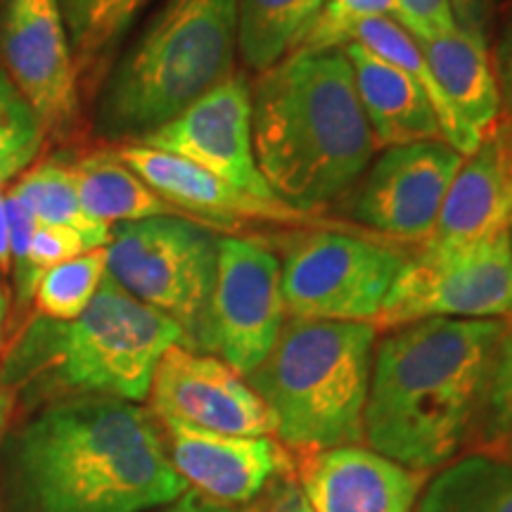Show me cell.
Masks as SVG:
<instances>
[{
	"instance_id": "28",
	"label": "cell",
	"mask_w": 512,
	"mask_h": 512,
	"mask_svg": "<svg viewBox=\"0 0 512 512\" xmlns=\"http://www.w3.org/2000/svg\"><path fill=\"white\" fill-rule=\"evenodd\" d=\"M46 136L34 107L0 69V190L34 162Z\"/></svg>"
},
{
	"instance_id": "39",
	"label": "cell",
	"mask_w": 512,
	"mask_h": 512,
	"mask_svg": "<svg viewBox=\"0 0 512 512\" xmlns=\"http://www.w3.org/2000/svg\"><path fill=\"white\" fill-rule=\"evenodd\" d=\"M10 411H12V396L8 389L0 384V437H3L5 427H8V420H10Z\"/></svg>"
},
{
	"instance_id": "21",
	"label": "cell",
	"mask_w": 512,
	"mask_h": 512,
	"mask_svg": "<svg viewBox=\"0 0 512 512\" xmlns=\"http://www.w3.org/2000/svg\"><path fill=\"white\" fill-rule=\"evenodd\" d=\"M81 207L91 219L105 223H128L178 216L155 190L117 157V152H93L72 164Z\"/></svg>"
},
{
	"instance_id": "37",
	"label": "cell",
	"mask_w": 512,
	"mask_h": 512,
	"mask_svg": "<svg viewBox=\"0 0 512 512\" xmlns=\"http://www.w3.org/2000/svg\"><path fill=\"white\" fill-rule=\"evenodd\" d=\"M162 512H238V510H230L228 505H219L209 501V498L195 494V491H188V494H183L176 503H171L169 508Z\"/></svg>"
},
{
	"instance_id": "16",
	"label": "cell",
	"mask_w": 512,
	"mask_h": 512,
	"mask_svg": "<svg viewBox=\"0 0 512 512\" xmlns=\"http://www.w3.org/2000/svg\"><path fill=\"white\" fill-rule=\"evenodd\" d=\"M512 228V124L501 117L463 157L441 204L437 226L422 249H458L510 233Z\"/></svg>"
},
{
	"instance_id": "5",
	"label": "cell",
	"mask_w": 512,
	"mask_h": 512,
	"mask_svg": "<svg viewBox=\"0 0 512 512\" xmlns=\"http://www.w3.org/2000/svg\"><path fill=\"white\" fill-rule=\"evenodd\" d=\"M238 0H164L121 57L98 105V131L138 140L233 74Z\"/></svg>"
},
{
	"instance_id": "10",
	"label": "cell",
	"mask_w": 512,
	"mask_h": 512,
	"mask_svg": "<svg viewBox=\"0 0 512 512\" xmlns=\"http://www.w3.org/2000/svg\"><path fill=\"white\" fill-rule=\"evenodd\" d=\"M280 278L283 266L271 249L252 240H219L207 354L245 377L264 361L287 316Z\"/></svg>"
},
{
	"instance_id": "40",
	"label": "cell",
	"mask_w": 512,
	"mask_h": 512,
	"mask_svg": "<svg viewBox=\"0 0 512 512\" xmlns=\"http://www.w3.org/2000/svg\"><path fill=\"white\" fill-rule=\"evenodd\" d=\"M3 323H5V297L0 290V344H3Z\"/></svg>"
},
{
	"instance_id": "24",
	"label": "cell",
	"mask_w": 512,
	"mask_h": 512,
	"mask_svg": "<svg viewBox=\"0 0 512 512\" xmlns=\"http://www.w3.org/2000/svg\"><path fill=\"white\" fill-rule=\"evenodd\" d=\"M415 512H512V463L470 456L432 479Z\"/></svg>"
},
{
	"instance_id": "15",
	"label": "cell",
	"mask_w": 512,
	"mask_h": 512,
	"mask_svg": "<svg viewBox=\"0 0 512 512\" xmlns=\"http://www.w3.org/2000/svg\"><path fill=\"white\" fill-rule=\"evenodd\" d=\"M171 463L188 486L219 505L252 501L273 477L292 472V458L273 437H230L162 420Z\"/></svg>"
},
{
	"instance_id": "9",
	"label": "cell",
	"mask_w": 512,
	"mask_h": 512,
	"mask_svg": "<svg viewBox=\"0 0 512 512\" xmlns=\"http://www.w3.org/2000/svg\"><path fill=\"white\" fill-rule=\"evenodd\" d=\"M406 261L392 247L347 233L304 235L280 264L285 311L304 320L375 323Z\"/></svg>"
},
{
	"instance_id": "4",
	"label": "cell",
	"mask_w": 512,
	"mask_h": 512,
	"mask_svg": "<svg viewBox=\"0 0 512 512\" xmlns=\"http://www.w3.org/2000/svg\"><path fill=\"white\" fill-rule=\"evenodd\" d=\"M183 332L105 275L88 309L74 320L36 316L15 339L0 384L29 399L145 401L159 358Z\"/></svg>"
},
{
	"instance_id": "14",
	"label": "cell",
	"mask_w": 512,
	"mask_h": 512,
	"mask_svg": "<svg viewBox=\"0 0 512 512\" xmlns=\"http://www.w3.org/2000/svg\"><path fill=\"white\" fill-rule=\"evenodd\" d=\"M460 164L463 155L446 143L387 147L358 185L351 214L377 233L425 245Z\"/></svg>"
},
{
	"instance_id": "17",
	"label": "cell",
	"mask_w": 512,
	"mask_h": 512,
	"mask_svg": "<svg viewBox=\"0 0 512 512\" xmlns=\"http://www.w3.org/2000/svg\"><path fill=\"white\" fill-rule=\"evenodd\" d=\"M299 477L313 512H411L422 486L420 472L356 444L311 453Z\"/></svg>"
},
{
	"instance_id": "34",
	"label": "cell",
	"mask_w": 512,
	"mask_h": 512,
	"mask_svg": "<svg viewBox=\"0 0 512 512\" xmlns=\"http://www.w3.org/2000/svg\"><path fill=\"white\" fill-rule=\"evenodd\" d=\"M494 74L498 93H501V117H505L512 124V17L503 31L501 41H498Z\"/></svg>"
},
{
	"instance_id": "20",
	"label": "cell",
	"mask_w": 512,
	"mask_h": 512,
	"mask_svg": "<svg viewBox=\"0 0 512 512\" xmlns=\"http://www.w3.org/2000/svg\"><path fill=\"white\" fill-rule=\"evenodd\" d=\"M418 46L460 121L482 140L501 119V93L486 38L456 27Z\"/></svg>"
},
{
	"instance_id": "22",
	"label": "cell",
	"mask_w": 512,
	"mask_h": 512,
	"mask_svg": "<svg viewBox=\"0 0 512 512\" xmlns=\"http://www.w3.org/2000/svg\"><path fill=\"white\" fill-rule=\"evenodd\" d=\"M325 0H238V53L264 74L304 48Z\"/></svg>"
},
{
	"instance_id": "30",
	"label": "cell",
	"mask_w": 512,
	"mask_h": 512,
	"mask_svg": "<svg viewBox=\"0 0 512 512\" xmlns=\"http://www.w3.org/2000/svg\"><path fill=\"white\" fill-rule=\"evenodd\" d=\"M83 252H91V245L83 238L81 233H76L72 228L64 226H48V223H38L34 238H31L27 261H24L22 271L15 273V290H17V302L29 304L34 299L38 280L43 278V273L48 268H53L62 261L74 259Z\"/></svg>"
},
{
	"instance_id": "38",
	"label": "cell",
	"mask_w": 512,
	"mask_h": 512,
	"mask_svg": "<svg viewBox=\"0 0 512 512\" xmlns=\"http://www.w3.org/2000/svg\"><path fill=\"white\" fill-rule=\"evenodd\" d=\"M10 228H8V209H5V195L0 190V271L10 273Z\"/></svg>"
},
{
	"instance_id": "7",
	"label": "cell",
	"mask_w": 512,
	"mask_h": 512,
	"mask_svg": "<svg viewBox=\"0 0 512 512\" xmlns=\"http://www.w3.org/2000/svg\"><path fill=\"white\" fill-rule=\"evenodd\" d=\"M107 275L183 332V347L207 354L209 304L219 238L183 216L117 223L105 247Z\"/></svg>"
},
{
	"instance_id": "3",
	"label": "cell",
	"mask_w": 512,
	"mask_h": 512,
	"mask_svg": "<svg viewBox=\"0 0 512 512\" xmlns=\"http://www.w3.org/2000/svg\"><path fill=\"white\" fill-rule=\"evenodd\" d=\"M256 166L273 195L311 214L354 188L375 138L344 48L297 50L252 88Z\"/></svg>"
},
{
	"instance_id": "41",
	"label": "cell",
	"mask_w": 512,
	"mask_h": 512,
	"mask_svg": "<svg viewBox=\"0 0 512 512\" xmlns=\"http://www.w3.org/2000/svg\"><path fill=\"white\" fill-rule=\"evenodd\" d=\"M510 238H512V228H510Z\"/></svg>"
},
{
	"instance_id": "33",
	"label": "cell",
	"mask_w": 512,
	"mask_h": 512,
	"mask_svg": "<svg viewBox=\"0 0 512 512\" xmlns=\"http://www.w3.org/2000/svg\"><path fill=\"white\" fill-rule=\"evenodd\" d=\"M5 209H8V228H10V259L12 271H22L24 261H27L31 238H34L38 219L31 211L19 202L15 195H5Z\"/></svg>"
},
{
	"instance_id": "25",
	"label": "cell",
	"mask_w": 512,
	"mask_h": 512,
	"mask_svg": "<svg viewBox=\"0 0 512 512\" xmlns=\"http://www.w3.org/2000/svg\"><path fill=\"white\" fill-rule=\"evenodd\" d=\"M8 192L24 202V207L36 216L38 223L72 228L88 240L91 249L107 247L110 242L112 228L91 219L81 207L72 164L50 159L19 176Z\"/></svg>"
},
{
	"instance_id": "11",
	"label": "cell",
	"mask_w": 512,
	"mask_h": 512,
	"mask_svg": "<svg viewBox=\"0 0 512 512\" xmlns=\"http://www.w3.org/2000/svg\"><path fill=\"white\" fill-rule=\"evenodd\" d=\"M0 62L48 136L72 131L79 74L60 0H0Z\"/></svg>"
},
{
	"instance_id": "18",
	"label": "cell",
	"mask_w": 512,
	"mask_h": 512,
	"mask_svg": "<svg viewBox=\"0 0 512 512\" xmlns=\"http://www.w3.org/2000/svg\"><path fill=\"white\" fill-rule=\"evenodd\" d=\"M117 157L133 174H138L152 190L169 202L178 214L188 211L197 219L216 226H238L242 221L264 219L275 223H311L313 216L287 207L283 202H264L230 188L202 166L188 159L155 150L140 143L119 147Z\"/></svg>"
},
{
	"instance_id": "2",
	"label": "cell",
	"mask_w": 512,
	"mask_h": 512,
	"mask_svg": "<svg viewBox=\"0 0 512 512\" xmlns=\"http://www.w3.org/2000/svg\"><path fill=\"white\" fill-rule=\"evenodd\" d=\"M510 320L430 318L375 347L363 437L380 456L425 472L475 434Z\"/></svg>"
},
{
	"instance_id": "32",
	"label": "cell",
	"mask_w": 512,
	"mask_h": 512,
	"mask_svg": "<svg viewBox=\"0 0 512 512\" xmlns=\"http://www.w3.org/2000/svg\"><path fill=\"white\" fill-rule=\"evenodd\" d=\"M392 15L415 41H432L458 27L451 0H394Z\"/></svg>"
},
{
	"instance_id": "13",
	"label": "cell",
	"mask_w": 512,
	"mask_h": 512,
	"mask_svg": "<svg viewBox=\"0 0 512 512\" xmlns=\"http://www.w3.org/2000/svg\"><path fill=\"white\" fill-rule=\"evenodd\" d=\"M152 411L195 430L230 437L278 434V422L254 387L219 356L174 344L159 358L150 387Z\"/></svg>"
},
{
	"instance_id": "26",
	"label": "cell",
	"mask_w": 512,
	"mask_h": 512,
	"mask_svg": "<svg viewBox=\"0 0 512 512\" xmlns=\"http://www.w3.org/2000/svg\"><path fill=\"white\" fill-rule=\"evenodd\" d=\"M150 0H60L76 74H91L112 55Z\"/></svg>"
},
{
	"instance_id": "1",
	"label": "cell",
	"mask_w": 512,
	"mask_h": 512,
	"mask_svg": "<svg viewBox=\"0 0 512 512\" xmlns=\"http://www.w3.org/2000/svg\"><path fill=\"white\" fill-rule=\"evenodd\" d=\"M15 482L24 512H143L188 494L155 418L102 396L36 415L17 437Z\"/></svg>"
},
{
	"instance_id": "27",
	"label": "cell",
	"mask_w": 512,
	"mask_h": 512,
	"mask_svg": "<svg viewBox=\"0 0 512 512\" xmlns=\"http://www.w3.org/2000/svg\"><path fill=\"white\" fill-rule=\"evenodd\" d=\"M107 275L105 247L83 252L43 273L34 292L38 316L74 320L88 309Z\"/></svg>"
},
{
	"instance_id": "29",
	"label": "cell",
	"mask_w": 512,
	"mask_h": 512,
	"mask_svg": "<svg viewBox=\"0 0 512 512\" xmlns=\"http://www.w3.org/2000/svg\"><path fill=\"white\" fill-rule=\"evenodd\" d=\"M475 434L482 456L512 463V320L498 344Z\"/></svg>"
},
{
	"instance_id": "6",
	"label": "cell",
	"mask_w": 512,
	"mask_h": 512,
	"mask_svg": "<svg viewBox=\"0 0 512 512\" xmlns=\"http://www.w3.org/2000/svg\"><path fill=\"white\" fill-rule=\"evenodd\" d=\"M377 328L344 320H285L247 375L278 422V437L316 453L363 439Z\"/></svg>"
},
{
	"instance_id": "19",
	"label": "cell",
	"mask_w": 512,
	"mask_h": 512,
	"mask_svg": "<svg viewBox=\"0 0 512 512\" xmlns=\"http://www.w3.org/2000/svg\"><path fill=\"white\" fill-rule=\"evenodd\" d=\"M344 53L354 69L358 100L377 147L446 143L430 98L411 74L358 43H349Z\"/></svg>"
},
{
	"instance_id": "36",
	"label": "cell",
	"mask_w": 512,
	"mask_h": 512,
	"mask_svg": "<svg viewBox=\"0 0 512 512\" xmlns=\"http://www.w3.org/2000/svg\"><path fill=\"white\" fill-rule=\"evenodd\" d=\"M268 512H313L306 503V498L294 479H280L275 486L273 501L268 505Z\"/></svg>"
},
{
	"instance_id": "12",
	"label": "cell",
	"mask_w": 512,
	"mask_h": 512,
	"mask_svg": "<svg viewBox=\"0 0 512 512\" xmlns=\"http://www.w3.org/2000/svg\"><path fill=\"white\" fill-rule=\"evenodd\" d=\"M133 143L188 159L256 200L280 202L256 166L252 86L245 74L233 72L188 110Z\"/></svg>"
},
{
	"instance_id": "35",
	"label": "cell",
	"mask_w": 512,
	"mask_h": 512,
	"mask_svg": "<svg viewBox=\"0 0 512 512\" xmlns=\"http://www.w3.org/2000/svg\"><path fill=\"white\" fill-rule=\"evenodd\" d=\"M453 17L460 29L486 38L491 17V0H451Z\"/></svg>"
},
{
	"instance_id": "23",
	"label": "cell",
	"mask_w": 512,
	"mask_h": 512,
	"mask_svg": "<svg viewBox=\"0 0 512 512\" xmlns=\"http://www.w3.org/2000/svg\"><path fill=\"white\" fill-rule=\"evenodd\" d=\"M351 43H358V46L370 50V53L380 57V60L403 69V72H408L415 81L420 83V88L432 102L434 112H437L444 140L453 147V150L460 152L463 157L472 155V152L477 150L479 138L463 124V121H460L456 110L451 107V102L446 100L444 91H441L437 79H434L430 64H427L425 57H422L420 46L415 43V38L408 34L396 19L392 17L363 19V22L356 27Z\"/></svg>"
},
{
	"instance_id": "8",
	"label": "cell",
	"mask_w": 512,
	"mask_h": 512,
	"mask_svg": "<svg viewBox=\"0 0 512 512\" xmlns=\"http://www.w3.org/2000/svg\"><path fill=\"white\" fill-rule=\"evenodd\" d=\"M430 318H512L510 233L444 252L420 249L396 275L373 325L394 330Z\"/></svg>"
},
{
	"instance_id": "31",
	"label": "cell",
	"mask_w": 512,
	"mask_h": 512,
	"mask_svg": "<svg viewBox=\"0 0 512 512\" xmlns=\"http://www.w3.org/2000/svg\"><path fill=\"white\" fill-rule=\"evenodd\" d=\"M392 10L394 0H325L316 29L302 50L347 48L363 19L389 17Z\"/></svg>"
}]
</instances>
